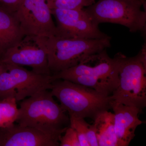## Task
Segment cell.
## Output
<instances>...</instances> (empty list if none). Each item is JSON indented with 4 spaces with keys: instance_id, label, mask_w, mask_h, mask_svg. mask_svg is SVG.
<instances>
[{
    "instance_id": "6da1fadb",
    "label": "cell",
    "mask_w": 146,
    "mask_h": 146,
    "mask_svg": "<svg viewBox=\"0 0 146 146\" xmlns=\"http://www.w3.org/2000/svg\"><path fill=\"white\" fill-rule=\"evenodd\" d=\"M106 49L85 57L77 65L52 75L55 80H66L111 96L119 83L118 54L113 58Z\"/></svg>"
},
{
    "instance_id": "7a4b0ae2",
    "label": "cell",
    "mask_w": 146,
    "mask_h": 146,
    "mask_svg": "<svg viewBox=\"0 0 146 146\" xmlns=\"http://www.w3.org/2000/svg\"><path fill=\"white\" fill-rule=\"evenodd\" d=\"M53 97L50 91L44 90L23 100L16 122L39 129L59 141L70 125V118Z\"/></svg>"
},
{
    "instance_id": "3957f363",
    "label": "cell",
    "mask_w": 146,
    "mask_h": 146,
    "mask_svg": "<svg viewBox=\"0 0 146 146\" xmlns=\"http://www.w3.org/2000/svg\"><path fill=\"white\" fill-rule=\"evenodd\" d=\"M46 54L52 76L74 67L90 55L110 46L111 37L102 39L35 36Z\"/></svg>"
},
{
    "instance_id": "277c9868",
    "label": "cell",
    "mask_w": 146,
    "mask_h": 146,
    "mask_svg": "<svg viewBox=\"0 0 146 146\" xmlns=\"http://www.w3.org/2000/svg\"><path fill=\"white\" fill-rule=\"evenodd\" d=\"M50 92L69 116L94 120L101 112L111 109V96L66 80H54Z\"/></svg>"
},
{
    "instance_id": "5b68a950",
    "label": "cell",
    "mask_w": 146,
    "mask_h": 146,
    "mask_svg": "<svg viewBox=\"0 0 146 146\" xmlns=\"http://www.w3.org/2000/svg\"><path fill=\"white\" fill-rule=\"evenodd\" d=\"M117 54L119 83L111 98L141 112L146 106V63L138 54L127 57L122 53Z\"/></svg>"
},
{
    "instance_id": "8992f818",
    "label": "cell",
    "mask_w": 146,
    "mask_h": 146,
    "mask_svg": "<svg viewBox=\"0 0 146 146\" xmlns=\"http://www.w3.org/2000/svg\"><path fill=\"white\" fill-rule=\"evenodd\" d=\"M146 7L140 1L98 0L84 9L94 21L118 24L126 27L131 33L145 34L146 30Z\"/></svg>"
},
{
    "instance_id": "52a82bcc",
    "label": "cell",
    "mask_w": 146,
    "mask_h": 146,
    "mask_svg": "<svg viewBox=\"0 0 146 146\" xmlns=\"http://www.w3.org/2000/svg\"><path fill=\"white\" fill-rule=\"evenodd\" d=\"M4 64L0 74V98L13 97L20 101L39 91L52 88L55 80L52 76L37 74L19 65Z\"/></svg>"
},
{
    "instance_id": "ba28073f",
    "label": "cell",
    "mask_w": 146,
    "mask_h": 146,
    "mask_svg": "<svg viewBox=\"0 0 146 146\" xmlns=\"http://www.w3.org/2000/svg\"><path fill=\"white\" fill-rule=\"evenodd\" d=\"M25 36H57L51 10L46 0H23L14 12Z\"/></svg>"
},
{
    "instance_id": "9c48e42d",
    "label": "cell",
    "mask_w": 146,
    "mask_h": 146,
    "mask_svg": "<svg viewBox=\"0 0 146 146\" xmlns=\"http://www.w3.org/2000/svg\"><path fill=\"white\" fill-rule=\"evenodd\" d=\"M51 10L56 21L57 36L89 39H102L110 37L101 31L99 25L84 8Z\"/></svg>"
},
{
    "instance_id": "30bf717a",
    "label": "cell",
    "mask_w": 146,
    "mask_h": 146,
    "mask_svg": "<svg viewBox=\"0 0 146 146\" xmlns=\"http://www.w3.org/2000/svg\"><path fill=\"white\" fill-rule=\"evenodd\" d=\"M1 60L5 64L29 66L37 74L52 76L46 54L35 36H25L17 45L7 51Z\"/></svg>"
},
{
    "instance_id": "8fae6325",
    "label": "cell",
    "mask_w": 146,
    "mask_h": 146,
    "mask_svg": "<svg viewBox=\"0 0 146 146\" xmlns=\"http://www.w3.org/2000/svg\"><path fill=\"white\" fill-rule=\"evenodd\" d=\"M58 140L39 129L13 123L0 128V146H58Z\"/></svg>"
},
{
    "instance_id": "7c38bea8",
    "label": "cell",
    "mask_w": 146,
    "mask_h": 146,
    "mask_svg": "<svg viewBox=\"0 0 146 146\" xmlns=\"http://www.w3.org/2000/svg\"><path fill=\"white\" fill-rule=\"evenodd\" d=\"M111 109L114 112V126L118 146H127L135 136L136 128L143 121L139 119L141 111L133 106L112 100Z\"/></svg>"
},
{
    "instance_id": "4fadbf2b",
    "label": "cell",
    "mask_w": 146,
    "mask_h": 146,
    "mask_svg": "<svg viewBox=\"0 0 146 146\" xmlns=\"http://www.w3.org/2000/svg\"><path fill=\"white\" fill-rule=\"evenodd\" d=\"M25 36L13 12L0 6V59Z\"/></svg>"
},
{
    "instance_id": "5bb4252c",
    "label": "cell",
    "mask_w": 146,
    "mask_h": 146,
    "mask_svg": "<svg viewBox=\"0 0 146 146\" xmlns=\"http://www.w3.org/2000/svg\"><path fill=\"white\" fill-rule=\"evenodd\" d=\"M99 146H118L114 126V114L108 110L101 112L94 119Z\"/></svg>"
},
{
    "instance_id": "9a60e30c",
    "label": "cell",
    "mask_w": 146,
    "mask_h": 146,
    "mask_svg": "<svg viewBox=\"0 0 146 146\" xmlns=\"http://www.w3.org/2000/svg\"><path fill=\"white\" fill-rule=\"evenodd\" d=\"M69 118L70 126L76 131L80 146H99L94 124H89L84 118Z\"/></svg>"
},
{
    "instance_id": "2e32d148",
    "label": "cell",
    "mask_w": 146,
    "mask_h": 146,
    "mask_svg": "<svg viewBox=\"0 0 146 146\" xmlns=\"http://www.w3.org/2000/svg\"><path fill=\"white\" fill-rule=\"evenodd\" d=\"M17 102L13 97L0 98V128L7 127L16 122L19 114Z\"/></svg>"
},
{
    "instance_id": "e0dca14e",
    "label": "cell",
    "mask_w": 146,
    "mask_h": 146,
    "mask_svg": "<svg viewBox=\"0 0 146 146\" xmlns=\"http://www.w3.org/2000/svg\"><path fill=\"white\" fill-rule=\"evenodd\" d=\"M51 9H83L92 5L96 0H46Z\"/></svg>"
},
{
    "instance_id": "ac0fdd59",
    "label": "cell",
    "mask_w": 146,
    "mask_h": 146,
    "mask_svg": "<svg viewBox=\"0 0 146 146\" xmlns=\"http://www.w3.org/2000/svg\"><path fill=\"white\" fill-rule=\"evenodd\" d=\"M59 139L60 146H80L76 131L69 126Z\"/></svg>"
},
{
    "instance_id": "d6986e66",
    "label": "cell",
    "mask_w": 146,
    "mask_h": 146,
    "mask_svg": "<svg viewBox=\"0 0 146 146\" xmlns=\"http://www.w3.org/2000/svg\"><path fill=\"white\" fill-rule=\"evenodd\" d=\"M23 0H0V6L14 12L18 8Z\"/></svg>"
},
{
    "instance_id": "ffe728a7",
    "label": "cell",
    "mask_w": 146,
    "mask_h": 146,
    "mask_svg": "<svg viewBox=\"0 0 146 146\" xmlns=\"http://www.w3.org/2000/svg\"><path fill=\"white\" fill-rule=\"evenodd\" d=\"M5 64L4 63H3L0 59V74L1 72L3 70L4 68Z\"/></svg>"
},
{
    "instance_id": "44dd1931",
    "label": "cell",
    "mask_w": 146,
    "mask_h": 146,
    "mask_svg": "<svg viewBox=\"0 0 146 146\" xmlns=\"http://www.w3.org/2000/svg\"><path fill=\"white\" fill-rule=\"evenodd\" d=\"M131 1H140L141 2L143 3L145 6L146 7V0H131Z\"/></svg>"
}]
</instances>
